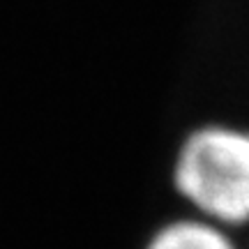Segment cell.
<instances>
[{
  "mask_svg": "<svg viewBox=\"0 0 249 249\" xmlns=\"http://www.w3.org/2000/svg\"><path fill=\"white\" fill-rule=\"evenodd\" d=\"M173 182L180 196L217 224L249 222V132L205 124L176 155Z\"/></svg>",
  "mask_w": 249,
  "mask_h": 249,
  "instance_id": "cell-1",
  "label": "cell"
},
{
  "mask_svg": "<svg viewBox=\"0 0 249 249\" xmlns=\"http://www.w3.org/2000/svg\"><path fill=\"white\" fill-rule=\"evenodd\" d=\"M145 249H235V245L214 222L178 219L152 233Z\"/></svg>",
  "mask_w": 249,
  "mask_h": 249,
  "instance_id": "cell-2",
  "label": "cell"
}]
</instances>
